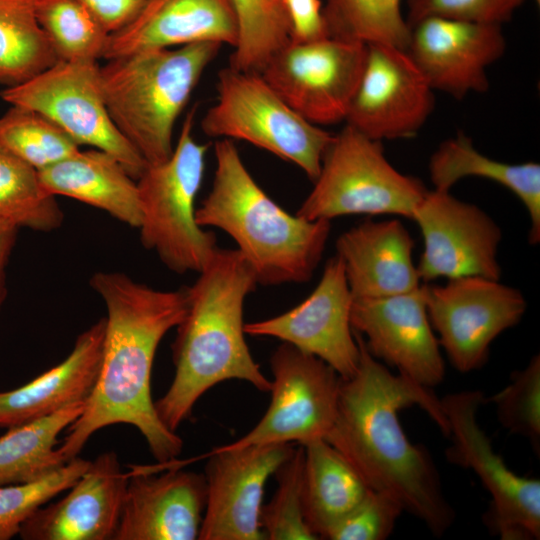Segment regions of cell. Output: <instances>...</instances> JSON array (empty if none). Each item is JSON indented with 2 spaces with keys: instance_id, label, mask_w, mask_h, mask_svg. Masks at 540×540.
Wrapping results in <instances>:
<instances>
[{
  "instance_id": "28",
  "label": "cell",
  "mask_w": 540,
  "mask_h": 540,
  "mask_svg": "<svg viewBox=\"0 0 540 540\" xmlns=\"http://www.w3.org/2000/svg\"><path fill=\"white\" fill-rule=\"evenodd\" d=\"M85 402L8 428L0 436V486L38 481L63 467L58 435L82 414Z\"/></svg>"
},
{
  "instance_id": "22",
  "label": "cell",
  "mask_w": 540,
  "mask_h": 540,
  "mask_svg": "<svg viewBox=\"0 0 540 540\" xmlns=\"http://www.w3.org/2000/svg\"><path fill=\"white\" fill-rule=\"evenodd\" d=\"M237 36L230 0H148L128 26L110 34L103 58L202 42L234 47Z\"/></svg>"
},
{
  "instance_id": "12",
  "label": "cell",
  "mask_w": 540,
  "mask_h": 540,
  "mask_svg": "<svg viewBox=\"0 0 540 540\" xmlns=\"http://www.w3.org/2000/svg\"><path fill=\"white\" fill-rule=\"evenodd\" d=\"M366 45L324 37L290 41L261 76L299 115L321 126L345 121L366 58Z\"/></svg>"
},
{
  "instance_id": "17",
  "label": "cell",
  "mask_w": 540,
  "mask_h": 540,
  "mask_svg": "<svg viewBox=\"0 0 540 540\" xmlns=\"http://www.w3.org/2000/svg\"><path fill=\"white\" fill-rule=\"evenodd\" d=\"M350 323L369 353L428 388L439 385L445 363L431 326L424 285L393 296L353 299Z\"/></svg>"
},
{
  "instance_id": "3",
  "label": "cell",
  "mask_w": 540,
  "mask_h": 540,
  "mask_svg": "<svg viewBox=\"0 0 540 540\" xmlns=\"http://www.w3.org/2000/svg\"><path fill=\"white\" fill-rule=\"evenodd\" d=\"M258 284L236 249L218 248L198 279L186 287L188 306L172 345L174 378L155 404L163 424L176 432L210 388L230 379L268 393L271 380L260 370L245 340L243 307Z\"/></svg>"
},
{
  "instance_id": "15",
  "label": "cell",
  "mask_w": 540,
  "mask_h": 540,
  "mask_svg": "<svg viewBox=\"0 0 540 540\" xmlns=\"http://www.w3.org/2000/svg\"><path fill=\"white\" fill-rule=\"evenodd\" d=\"M366 49L345 124L381 142L415 136L434 109V89L405 49L386 44Z\"/></svg>"
},
{
  "instance_id": "8",
  "label": "cell",
  "mask_w": 540,
  "mask_h": 540,
  "mask_svg": "<svg viewBox=\"0 0 540 540\" xmlns=\"http://www.w3.org/2000/svg\"><path fill=\"white\" fill-rule=\"evenodd\" d=\"M216 89L201 119L205 135L248 142L297 165L312 182L317 178L332 134L293 110L259 73L227 66Z\"/></svg>"
},
{
  "instance_id": "30",
  "label": "cell",
  "mask_w": 540,
  "mask_h": 540,
  "mask_svg": "<svg viewBox=\"0 0 540 540\" xmlns=\"http://www.w3.org/2000/svg\"><path fill=\"white\" fill-rule=\"evenodd\" d=\"M322 14L329 37L405 50L408 46L411 28L401 0H325Z\"/></svg>"
},
{
  "instance_id": "32",
  "label": "cell",
  "mask_w": 540,
  "mask_h": 540,
  "mask_svg": "<svg viewBox=\"0 0 540 540\" xmlns=\"http://www.w3.org/2000/svg\"><path fill=\"white\" fill-rule=\"evenodd\" d=\"M230 1L237 19L238 36L228 66L260 74L270 59L291 41L283 4L274 0Z\"/></svg>"
},
{
  "instance_id": "43",
  "label": "cell",
  "mask_w": 540,
  "mask_h": 540,
  "mask_svg": "<svg viewBox=\"0 0 540 540\" xmlns=\"http://www.w3.org/2000/svg\"><path fill=\"white\" fill-rule=\"evenodd\" d=\"M274 1H276V2H281V3H282V0H274Z\"/></svg>"
},
{
  "instance_id": "18",
  "label": "cell",
  "mask_w": 540,
  "mask_h": 540,
  "mask_svg": "<svg viewBox=\"0 0 540 540\" xmlns=\"http://www.w3.org/2000/svg\"><path fill=\"white\" fill-rule=\"evenodd\" d=\"M352 302L344 265L335 255L326 262L319 283L304 301L278 316L245 323L244 331L291 344L323 360L346 379L355 373L360 358L350 323Z\"/></svg>"
},
{
  "instance_id": "42",
  "label": "cell",
  "mask_w": 540,
  "mask_h": 540,
  "mask_svg": "<svg viewBox=\"0 0 540 540\" xmlns=\"http://www.w3.org/2000/svg\"><path fill=\"white\" fill-rule=\"evenodd\" d=\"M18 227L0 219V309L5 297L6 268L14 248Z\"/></svg>"
},
{
  "instance_id": "11",
  "label": "cell",
  "mask_w": 540,
  "mask_h": 540,
  "mask_svg": "<svg viewBox=\"0 0 540 540\" xmlns=\"http://www.w3.org/2000/svg\"><path fill=\"white\" fill-rule=\"evenodd\" d=\"M428 317L440 347L462 373L480 369L492 342L523 318V293L500 280L480 276L447 279L443 285L425 283Z\"/></svg>"
},
{
  "instance_id": "16",
  "label": "cell",
  "mask_w": 540,
  "mask_h": 540,
  "mask_svg": "<svg viewBox=\"0 0 540 540\" xmlns=\"http://www.w3.org/2000/svg\"><path fill=\"white\" fill-rule=\"evenodd\" d=\"M293 450L291 443L214 448L203 473L206 504L198 539L265 540L259 525L265 484Z\"/></svg>"
},
{
  "instance_id": "19",
  "label": "cell",
  "mask_w": 540,
  "mask_h": 540,
  "mask_svg": "<svg viewBox=\"0 0 540 540\" xmlns=\"http://www.w3.org/2000/svg\"><path fill=\"white\" fill-rule=\"evenodd\" d=\"M410 28L406 51L434 90L456 99L488 90L486 69L506 49L501 26L430 16Z\"/></svg>"
},
{
  "instance_id": "31",
  "label": "cell",
  "mask_w": 540,
  "mask_h": 540,
  "mask_svg": "<svg viewBox=\"0 0 540 540\" xmlns=\"http://www.w3.org/2000/svg\"><path fill=\"white\" fill-rule=\"evenodd\" d=\"M0 219L41 232L63 222V212L55 196L43 188L38 171L1 144Z\"/></svg>"
},
{
  "instance_id": "5",
  "label": "cell",
  "mask_w": 540,
  "mask_h": 540,
  "mask_svg": "<svg viewBox=\"0 0 540 540\" xmlns=\"http://www.w3.org/2000/svg\"><path fill=\"white\" fill-rule=\"evenodd\" d=\"M221 47L202 42L144 50L100 67L109 115L148 165L171 156L176 120Z\"/></svg>"
},
{
  "instance_id": "23",
  "label": "cell",
  "mask_w": 540,
  "mask_h": 540,
  "mask_svg": "<svg viewBox=\"0 0 540 540\" xmlns=\"http://www.w3.org/2000/svg\"><path fill=\"white\" fill-rule=\"evenodd\" d=\"M414 239L399 219H367L336 241L353 299L377 298L417 289Z\"/></svg>"
},
{
  "instance_id": "41",
  "label": "cell",
  "mask_w": 540,
  "mask_h": 540,
  "mask_svg": "<svg viewBox=\"0 0 540 540\" xmlns=\"http://www.w3.org/2000/svg\"><path fill=\"white\" fill-rule=\"evenodd\" d=\"M103 29L113 34L128 26L148 0H78Z\"/></svg>"
},
{
  "instance_id": "37",
  "label": "cell",
  "mask_w": 540,
  "mask_h": 540,
  "mask_svg": "<svg viewBox=\"0 0 540 540\" xmlns=\"http://www.w3.org/2000/svg\"><path fill=\"white\" fill-rule=\"evenodd\" d=\"M500 424L510 433L529 440L537 455L540 450V356L534 355L522 370L514 371L510 382L490 400Z\"/></svg>"
},
{
  "instance_id": "33",
  "label": "cell",
  "mask_w": 540,
  "mask_h": 540,
  "mask_svg": "<svg viewBox=\"0 0 540 540\" xmlns=\"http://www.w3.org/2000/svg\"><path fill=\"white\" fill-rule=\"evenodd\" d=\"M36 15L59 60L104 56L110 34L78 0H36Z\"/></svg>"
},
{
  "instance_id": "14",
  "label": "cell",
  "mask_w": 540,
  "mask_h": 540,
  "mask_svg": "<svg viewBox=\"0 0 540 540\" xmlns=\"http://www.w3.org/2000/svg\"><path fill=\"white\" fill-rule=\"evenodd\" d=\"M411 219L423 239L417 272L430 283L438 278L480 276L500 280L502 230L479 206L450 191L428 190Z\"/></svg>"
},
{
  "instance_id": "34",
  "label": "cell",
  "mask_w": 540,
  "mask_h": 540,
  "mask_svg": "<svg viewBox=\"0 0 540 540\" xmlns=\"http://www.w3.org/2000/svg\"><path fill=\"white\" fill-rule=\"evenodd\" d=\"M0 144L37 171L80 151V145L49 118L17 105L0 117Z\"/></svg>"
},
{
  "instance_id": "20",
  "label": "cell",
  "mask_w": 540,
  "mask_h": 540,
  "mask_svg": "<svg viewBox=\"0 0 540 540\" xmlns=\"http://www.w3.org/2000/svg\"><path fill=\"white\" fill-rule=\"evenodd\" d=\"M206 504L203 473L133 467L114 540L198 539Z\"/></svg>"
},
{
  "instance_id": "39",
  "label": "cell",
  "mask_w": 540,
  "mask_h": 540,
  "mask_svg": "<svg viewBox=\"0 0 540 540\" xmlns=\"http://www.w3.org/2000/svg\"><path fill=\"white\" fill-rule=\"evenodd\" d=\"M525 0H409L407 22L437 16L473 23L502 26Z\"/></svg>"
},
{
  "instance_id": "9",
  "label": "cell",
  "mask_w": 540,
  "mask_h": 540,
  "mask_svg": "<svg viewBox=\"0 0 540 540\" xmlns=\"http://www.w3.org/2000/svg\"><path fill=\"white\" fill-rule=\"evenodd\" d=\"M486 401L480 390L449 393L441 398L452 440L447 459L471 469L490 494L483 521L494 534L502 540H538L540 481L514 473L494 451L477 418Z\"/></svg>"
},
{
  "instance_id": "38",
  "label": "cell",
  "mask_w": 540,
  "mask_h": 540,
  "mask_svg": "<svg viewBox=\"0 0 540 540\" xmlns=\"http://www.w3.org/2000/svg\"><path fill=\"white\" fill-rule=\"evenodd\" d=\"M404 512L401 503L388 493L370 489L363 500L342 518L324 539L385 540Z\"/></svg>"
},
{
  "instance_id": "10",
  "label": "cell",
  "mask_w": 540,
  "mask_h": 540,
  "mask_svg": "<svg viewBox=\"0 0 540 540\" xmlns=\"http://www.w3.org/2000/svg\"><path fill=\"white\" fill-rule=\"evenodd\" d=\"M0 96L43 114L79 145L112 155L135 180L148 165L109 115L97 62L59 60L24 83L6 87Z\"/></svg>"
},
{
  "instance_id": "26",
  "label": "cell",
  "mask_w": 540,
  "mask_h": 540,
  "mask_svg": "<svg viewBox=\"0 0 540 540\" xmlns=\"http://www.w3.org/2000/svg\"><path fill=\"white\" fill-rule=\"evenodd\" d=\"M433 189L450 191L466 177L494 181L510 190L524 205L530 221L528 242H540V165L536 162L509 164L480 153L462 132L440 143L429 160Z\"/></svg>"
},
{
  "instance_id": "6",
  "label": "cell",
  "mask_w": 540,
  "mask_h": 540,
  "mask_svg": "<svg viewBox=\"0 0 540 540\" xmlns=\"http://www.w3.org/2000/svg\"><path fill=\"white\" fill-rule=\"evenodd\" d=\"M196 107L186 115L171 156L147 165L136 180L141 205L140 240L178 274L200 272L212 259L216 236L196 221L208 145L192 135Z\"/></svg>"
},
{
  "instance_id": "27",
  "label": "cell",
  "mask_w": 540,
  "mask_h": 540,
  "mask_svg": "<svg viewBox=\"0 0 540 540\" xmlns=\"http://www.w3.org/2000/svg\"><path fill=\"white\" fill-rule=\"evenodd\" d=\"M303 514L310 530L324 539L329 530L352 511L370 490L348 460L325 439L302 445Z\"/></svg>"
},
{
  "instance_id": "25",
  "label": "cell",
  "mask_w": 540,
  "mask_h": 540,
  "mask_svg": "<svg viewBox=\"0 0 540 540\" xmlns=\"http://www.w3.org/2000/svg\"><path fill=\"white\" fill-rule=\"evenodd\" d=\"M51 195L67 196L101 209L131 227L141 223L137 181L112 155L99 149L79 151L38 171Z\"/></svg>"
},
{
  "instance_id": "4",
  "label": "cell",
  "mask_w": 540,
  "mask_h": 540,
  "mask_svg": "<svg viewBox=\"0 0 540 540\" xmlns=\"http://www.w3.org/2000/svg\"><path fill=\"white\" fill-rule=\"evenodd\" d=\"M212 187L196 221L229 234L263 285L303 283L313 276L328 241L331 222L307 220L280 207L258 185L235 143L219 139Z\"/></svg>"
},
{
  "instance_id": "1",
  "label": "cell",
  "mask_w": 540,
  "mask_h": 540,
  "mask_svg": "<svg viewBox=\"0 0 540 540\" xmlns=\"http://www.w3.org/2000/svg\"><path fill=\"white\" fill-rule=\"evenodd\" d=\"M353 333L360 349L359 364L351 377L341 378L336 417L325 440L370 489L396 498L405 512L441 537L454 522L455 512L429 452L409 440L399 420L401 410L417 405L448 436L441 399L431 388L393 374L369 353L362 336Z\"/></svg>"
},
{
  "instance_id": "35",
  "label": "cell",
  "mask_w": 540,
  "mask_h": 540,
  "mask_svg": "<svg viewBox=\"0 0 540 540\" xmlns=\"http://www.w3.org/2000/svg\"><path fill=\"white\" fill-rule=\"evenodd\" d=\"M304 448H294L274 475L277 489L271 501L263 504L259 525L270 540H317L303 514L302 487Z\"/></svg>"
},
{
  "instance_id": "40",
  "label": "cell",
  "mask_w": 540,
  "mask_h": 540,
  "mask_svg": "<svg viewBox=\"0 0 540 540\" xmlns=\"http://www.w3.org/2000/svg\"><path fill=\"white\" fill-rule=\"evenodd\" d=\"M291 41L308 42L328 37L320 0H282Z\"/></svg>"
},
{
  "instance_id": "2",
  "label": "cell",
  "mask_w": 540,
  "mask_h": 540,
  "mask_svg": "<svg viewBox=\"0 0 540 540\" xmlns=\"http://www.w3.org/2000/svg\"><path fill=\"white\" fill-rule=\"evenodd\" d=\"M107 316L102 362L82 414L57 448L65 462L78 456L98 430L114 424L136 427L160 463L176 461L182 439L160 420L151 396V372L159 343L183 320L186 287L162 291L121 272L99 271L90 280Z\"/></svg>"
},
{
  "instance_id": "36",
  "label": "cell",
  "mask_w": 540,
  "mask_h": 540,
  "mask_svg": "<svg viewBox=\"0 0 540 540\" xmlns=\"http://www.w3.org/2000/svg\"><path fill=\"white\" fill-rule=\"evenodd\" d=\"M89 462L77 456L41 480L0 486V540L19 534L22 524L37 509L68 490Z\"/></svg>"
},
{
  "instance_id": "13",
  "label": "cell",
  "mask_w": 540,
  "mask_h": 540,
  "mask_svg": "<svg viewBox=\"0 0 540 540\" xmlns=\"http://www.w3.org/2000/svg\"><path fill=\"white\" fill-rule=\"evenodd\" d=\"M271 401L243 437L223 445L239 448L269 443L300 445L325 439L337 412L341 377L323 360L281 344L270 358Z\"/></svg>"
},
{
  "instance_id": "29",
  "label": "cell",
  "mask_w": 540,
  "mask_h": 540,
  "mask_svg": "<svg viewBox=\"0 0 540 540\" xmlns=\"http://www.w3.org/2000/svg\"><path fill=\"white\" fill-rule=\"evenodd\" d=\"M59 58L36 15V0H0V84L24 83Z\"/></svg>"
},
{
  "instance_id": "24",
  "label": "cell",
  "mask_w": 540,
  "mask_h": 540,
  "mask_svg": "<svg viewBox=\"0 0 540 540\" xmlns=\"http://www.w3.org/2000/svg\"><path fill=\"white\" fill-rule=\"evenodd\" d=\"M105 318L80 333L70 354L28 383L0 392V427L10 428L86 401L103 355Z\"/></svg>"
},
{
  "instance_id": "7",
  "label": "cell",
  "mask_w": 540,
  "mask_h": 540,
  "mask_svg": "<svg viewBox=\"0 0 540 540\" xmlns=\"http://www.w3.org/2000/svg\"><path fill=\"white\" fill-rule=\"evenodd\" d=\"M314 186L297 211L307 220L347 215H396L411 219L429 189L398 171L381 141L345 124L327 146Z\"/></svg>"
},
{
  "instance_id": "21",
  "label": "cell",
  "mask_w": 540,
  "mask_h": 540,
  "mask_svg": "<svg viewBox=\"0 0 540 540\" xmlns=\"http://www.w3.org/2000/svg\"><path fill=\"white\" fill-rule=\"evenodd\" d=\"M129 473L118 456L100 454L66 496L37 509L21 526L25 540H110L116 532Z\"/></svg>"
}]
</instances>
